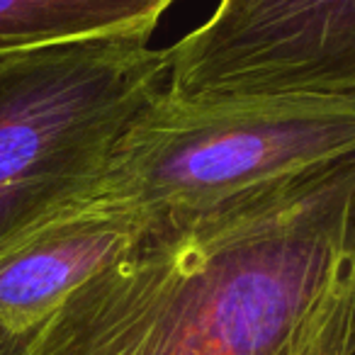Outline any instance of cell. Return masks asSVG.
<instances>
[{
  "instance_id": "obj_1",
  "label": "cell",
  "mask_w": 355,
  "mask_h": 355,
  "mask_svg": "<svg viewBox=\"0 0 355 355\" xmlns=\"http://www.w3.org/2000/svg\"><path fill=\"white\" fill-rule=\"evenodd\" d=\"M32 355H355V156L148 224Z\"/></svg>"
},
{
  "instance_id": "obj_2",
  "label": "cell",
  "mask_w": 355,
  "mask_h": 355,
  "mask_svg": "<svg viewBox=\"0 0 355 355\" xmlns=\"http://www.w3.org/2000/svg\"><path fill=\"white\" fill-rule=\"evenodd\" d=\"M148 37H85L0 54V253L83 198L166 88Z\"/></svg>"
},
{
  "instance_id": "obj_3",
  "label": "cell",
  "mask_w": 355,
  "mask_h": 355,
  "mask_svg": "<svg viewBox=\"0 0 355 355\" xmlns=\"http://www.w3.org/2000/svg\"><path fill=\"white\" fill-rule=\"evenodd\" d=\"M353 156L350 105L195 103L163 88L129 122L88 193L148 227L209 212Z\"/></svg>"
},
{
  "instance_id": "obj_4",
  "label": "cell",
  "mask_w": 355,
  "mask_h": 355,
  "mask_svg": "<svg viewBox=\"0 0 355 355\" xmlns=\"http://www.w3.org/2000/svg\"><path fill=\"white\" fill-rule=\"evenodd\" d=\"M166 51V90L180 100L355 107V0H219Z\"/></svg>"
},
{
  "instance_id": "obj_5",
  "label": "cell",
  "mask_w": 355,
  "mask_h": 355,
  "mask_svg": "<svg viewBox=\"0 0 355 355\" xmlns=\"http://www.w3.org/2000/svg\"><path fill=\"white\" fill-rule=\"evenodd\" d=\"M137 214L85 193L0 253V321L37 331L83 282L144 239Z\"/></svg>"
},
{
  "instance_id": "obj_6",
  "label": "cell",
  "mask_w": 355,
  "mask_h": 355,
  "mask_svg": "<svg viewBox=\"0 0 355 355\" xmlns=\"http://www.w3.org/2000/svg\"><path fill=\"white\" fill-rule=\"evenodd\" d=\"M175 0H0V54L85 40L151 37Z\"/></svg>"
},
{
  "instance_id": "obj_7",
  "label": "cell",
  "mask_w": 355,
  "mask_h": 355,
  "mask_svg": "<svg viewBox=\"0 0 355 355\" xmlns=\"http://www.w3.org/2000/svg\"><path fill=\"white\" fill-rule=\"evenodd\" d=\"M37 331H15L0 321V355H32Z\"/></svg>"
}]
</instances>
